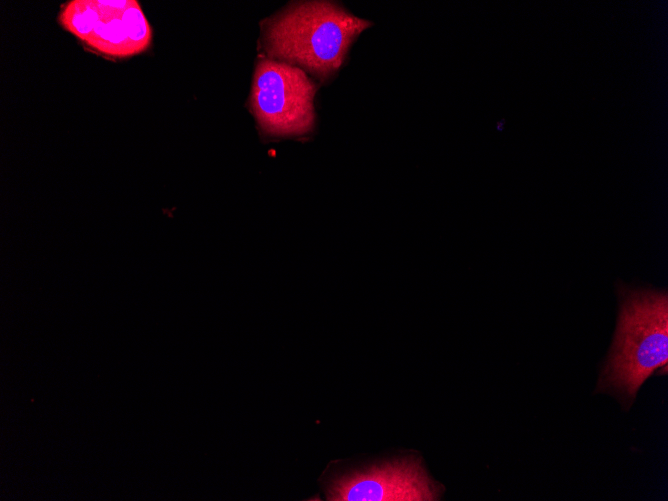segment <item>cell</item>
<instances>
[{"mask_svg":"<svg viewBox=\"0 0 668 501\" xmlns=\"http://www.w3.org/2000/svg\"><path fill=\"white\" fill-rule=\"evenodd\" d=\"M315 93V83L301 68L261 58L253 76L250 106L264 133L302 136L314 128Z\"/></svg>","mask_w":668,"mask_h":501,"instance_id":"obj_4","label":"cell"},{"mask_svg":"<svg viewBox=\"0 0 668 501\" xmlns=\"http://www.w3.org/2000/svg\"><path fill=\"white\" fill-rule=\"evenodd\" d=\"M371 25L335 2H295L267 21L263 47L271 59L324 81L339 70L352 43Z\"/></svg>","mask_w":668,"mask_h":501,"instance_id":"obj_1","label":"cell"},{"mask_svg":"<svg viewBox=\"0 0 668 501\" xmlns=\"http://www.w3.org/2000/svg\"><path fill=\"white\" fill-rule=\"evenodd\" d=\"M440 490L419 459L403 458L374 464L333 480L327 499L334 501L437 500Z\"/></svg>","mask_w":668,"mask_h":501,"instance_id":"obj_5","label":"cell"},{"mask_svg":"<svg viewBox=\"0 0 668 501\" xmlns=\"http://www.w3.org/2000/svg\"><path fill=\"white\" fill-rule=\"evenodd\" d=\"M58 21L89 50L111 59L140 54L152 40L136 0H71L61 6Z\"/></svg>","mask_w":668,"mask_h":501,"instance_id":"obj_3","label":"cell"},{"mask_svg":"<svg viewBox=\"0 0 668 501\" xmlns=\"http://www.w3.org/2000/svg\"><path fill=\"white\" fill-rule=\"evenodd\" d=\"M613 344L596 390L629 408L641 385L668 360V297L644 289L620 291Z\"/></svg>","mask_w":668,"mask_h":501,"instance_id":"obj_2","label":"cell"}]
</instances>
